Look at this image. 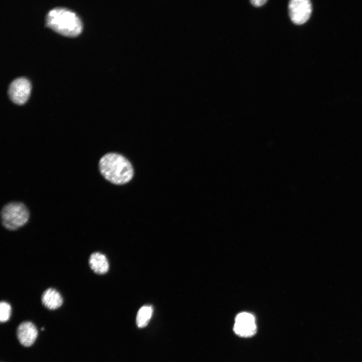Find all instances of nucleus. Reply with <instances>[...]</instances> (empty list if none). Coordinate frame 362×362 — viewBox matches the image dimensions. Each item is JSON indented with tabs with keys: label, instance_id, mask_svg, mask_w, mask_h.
I'll return each mask as SVG.
<instances>
[{
	"label": "nucleus",
	"instance_id": "f257e3e1",
	"mask_svg": "<svg viewBox=\"0 0 362 362\" xmlns=\"http://www.w3.org/2000/svg\"><path fill=\"white\" fill-rule=\"evenodd\" d=\"M100 171L104 178L115 185H123L130 181L134 175L129 161L117 153H108L100 159Z\"/></svg>",
	"mask_w": 362,
	"mask_h": 362
},
{
	"label": "nucleus",
	"instance_id": "f03ea898",
	"mask_svg": "<svg viewBox=\"0 0 362 362\" xmlns=\"http://www.w3.org/2000/svg\"><path fill=\"white\" fill-rule=\"evenodd\" d=\"M45 24L58 33L69 37L77 35L82 29V23L77 15L62 7L49 10L46 15Z\"/></svg>",
	"mask_w": 362,
	"mask_h": 362
},
{
	"label": "nucleus",
	"instance_id": "7ed1b4c3",
	"mask_svg": "<svg viewBox=\"0 0 362 362\" xmlns=\"http://www.w3.org/2000/svg\"><path fill=\"white\" fill-rule=\"evenodd\" d=\"M29 218V210L20 202H11L6 204L1 211L3 226L11 230H16L24 225Z\"/></svg>",
	"mask_w": 362,
	"mask_h": 362
},
{
	"label": "nucleus",
	"instance_id": "20e7f679",
	"mask_svg": "<svg viewBox=\"0 0 362 362\" xmlns=\"http://www.w3.org/2000/svg\"><path fill=\"white\" fill-rule=\"evenodd\" d=\"M31 88L29 80L24 77H17L10 83L8 95L15 104L22 105L27 100Z\"/></svg>",
	"mask_w": 362,
	"mask_h": 362
},
{
	"label": "nucleus",
	"instance_id": "39448f33",
	"mask_svg": "<svg viewBox=\"0 0 362 362\" xmlns=\"http://www.w3.org/2000/svg\"><path fill=\"white\" fill-rule=\"evenodd\" d=\"M289 14L291 21L297 25H301L310 17L312 7L309 0H291L288 5Z\"/></svg>",
	"mask_w": 362,
	"mask_h": 362
},
{
	"label": "nucleus",
	"instance_id": "423d86ee",
	"mask_svg": "<svg viewBox=\"0 0 362 362\" xmlns=\"http://www.w3.org/2000/svg\"><path fill=\"white\" fill-rule=\"evenodd\" d=\"M256 329L255 319L252 314L242 312L237 315L234 327L237 334L243 337L250 336L255 333Z\"/></svg>",
	"mask_w": 362,
	"mask_h": 362
},
{
	"label": "nucleus",
	"instance_id": "0eeeda50",
	"mask_svg": "<svg viewBox=\"0 0 362 362\" xmlns=\"http://www.w3.org/2000/svg\"><path fill=\"white\" fill-rule=\"evenodd\" d=\"M38 332L36 326L30 321L22 322L18 327L17 335L20 343L24 346H30L35 341Z\"/></svg>",
	"mask_w": 362,
	"mask_h": 362
},
{
	"label": "nucleus",
	"instance_id": "6e6552de",
	"mask_svg": "<svg viewBox=\"0 0 362 362\" xmlns=\"http://www.w3.org/2000/svg\"><path fill=\"white\" fill-rule=\"evenodd\" d=\"M41 300L43 305L50 310L57 309L63 303L61 294L53 288L46 290L42 294Z\"/></svg>",
	"mask_w": 362,
	"mask_h": 362
},
{
	"label": "nucleus",
	"instance_id": "1a4fd4ad",
	"mask_svg": "<svg viewBox=\"0 0 362 362\" xmlns=\"http://www.w3.org/2000/svg\"><path fill=\"white\" fill-rule=\"evenodd\" d=\"M89 264L96 274H104L109 269V265L106 256L100 252L92 253L89 258Z\"/></svg>",
	"mask_w": 362,
	"mask_h": 362
},
{
	"label": "nucleus",
	"instance_id": "9d476101",
	"mask_svg": "<svg viewBox=\"0 0 362 362\" xmlns=\"http://www.w3.org/2000/svg\"><path fill=\"white\" fill-rule=\"evenodd\" d=\"M153 309L150 306H144L138 311L136 317V323L138 327L143 328L146 326L151 319Z\"/></svg>",
	"mask_w": 362,
	"mask_h": 362
},
{
	"label": "nucleus",
	"instance_id": "9b49d317",
	"mask_svg": "<svg viewBox=\"0 0 362 362\" xmlns=\"http://www.w3.org/2000/svg\"><path fill=\"white\" fill-rule=\"evenodd\" d=\"M12 312L11 306L9 303L2 301L0 303V321L2 323L6 322L10 318Z\"/></svg>",
	"mask_w": 362,
	"mask_h": 362
},
{
	"label": "nucleus",
	"instance_id": "f8f14e48",
	"mask_svg": "<svg viewBox=\"0 0 362 362\" xmlns=\"http://www.w3.org/2000/svg\"><path fill=\"white\" fill-rule=\"evenodd\" d=\"M267 2L266 0H252L250 3L256 7H260L264 4Z\"/></svg>",
	"mask_w": 362,
	"mask_h": 362
},
{
	"label": "nucleus",
	"instance_id": "ddd939ff",
	"mask_svg": "<svg viewBox=\"0 0 362 362\" xmlns=\"http://www.w3.org/2000/svg\"><path fill=\"white\" fill-rule=\"evenodd\" d=\"M44 327H42V328H41V330H44Z\"/></svg>",
	"mask_w": 362,
	"mask_h": 362
}]
</instances>
